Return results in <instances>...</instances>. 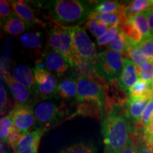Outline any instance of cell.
<instances>
[{
  "label": "cell",
  "mask_w": 153,
  "mask_h": 153,
  "mask_svg": "<svg viewBox=\"0 0 153 153\" xmlns=\"http://www.w3.org/2000/svg\"><path fill=\"white\" fill-rule=\"evenodd\" d=\"M148 22L151 30V33L153 37V7L148 10Z\"/></svg>",
  "instance_id": "obj_40"
},
{
  "label": "cell",
  "mask_w": 153,
  "mask_h": 153,
  "mask_svg": "<svg viewBox=\"0 0 153 153\" xmlns=\"http://www.w3.org/2000/svg\"><path fill=\"white\" fill-rule=\"evenodd\" d=\"M124 60L119 53L107 49L98 54L94 70L107 82L118 79L123 71Z\"/></svg>",
  "instance_id": "obj_5"
},
{
  "label": "cell",
  "mask_w": 153,
  "mask_h": 153,
  "mask_svg": "<svg viewBox=\"0 0 153 153\" xmlns=\"http://www.w3.org/2000/svg\"><path fill=\"white\" fill-rule=\"evenodd\" d=\"M68 110L65 105L57 106L49 101H43L36 105L34 115L36 122L40 128L48 131L55 127L65 117L68 116Z\"/></svg>",
  "instance_id": "obj_6"
},
{
  "label": "cell",
  "mask_w": 153,
  "mask_h": 153,
  "mask_svg": "<svg viewBox=\"0 0 153 153\" xmlns=\"http://www.w3.org/2000/svg\"><path fill=\"white\" fill-rule=\"evenodd\" d=\"M142 131L143 137L153 144V120L150 125L144 128Z\"/></svg>",
  "instance_id": "obj_39"
},
{
  "label": "cell",
  "mask_w": 153,
  "mask_h": 153,
  "mask_svg": "<svg viewBox=\"0 0 153 153\" xmlns=\"http://www.w3.org/2000/svg\"><path fill=\"white\" fill-rule=\"evenodd\" d=\"M121 153H138L137 144L133 137H130L128 142L127 145H126V146Z\"/></svg>",
  "instance_id": "obj_38"
},
{
  "label": "cell",
  "mask_w": 153,
  "mask_h": 153,
  "mask_svg": "<svg viewBox=\"0 0 153 153\" xmlns=\"http://www.w3.org/2000/svg\"><path fill=\"white\" fill-rule=\"evenodd\" d=\"M72 38V49L77 65L75 70L82 73L94 68L98 53L95 44L87 35L85 28L70 27Z\"/></svg>",
  "instance_id": "obj_3"
},
{
  "label": "cell",
  "mask_w": 153,
  "mask_h": 153,
  "mask_svg": "<svg viewBox=\"0 0 153 153\" xmlns=\"http://www.w3.org/2000/svg\"><path fill=\"white\" fill-rule=\"evenodd\" d=\"M138 79L152 85L153 81V61H149L144 65L137 68Z\"/></svg>",
  "instance_id": "obj_32"
},
{
  "label": "cell",
  "mask_w": 153,
  "mask_h": 153,
  "mask_svg": "<svg viewBox=\"0 0 153 153\" xmlns=\"http://www.w3.org/2000/svg\"><path fill=\"white\" fill-rule=\"evenodd\" d=\"M134 131L123 115L117 111L101 117V133L104 153H121Z\"/></svg>",
  "instance_id": "obj_2"
},
{
  "label": "cell",
  "mask_w": 153,
  "mask_h": 153,
  "mask_svg": "<svg viewBox=\"0 0 153 153\" xmlns=\"http://www.w3.org/2000/svg\"><path fill=\"white\" fill-rule=\"evenodd\" d=\"M77 95L76 79L74 76H66L62 78L58 83L57 97L62 100H70L75 99Z\"/></svg>",
  "instance_id": "obj_17"
},
{
  "label": "cell",
  "mask_w": 153,
  "mask_h": 153,
  "mask_svg": "<svg viewBox=\"0 0 153 153\" xmlns=\"http://www.w3.org/2000/svg\"><path fill=\"white\" fill-rule=\"evenodd\" d=\"M153 120V99L149 101L148 104L145 106L143 111L140 121L138 128L135 131H142L144 128L147 127L150 124ZM135 131V130H134Z\"/></svg>",
  "instance_id": "obj_31"
},
{
  "label": "cell",
  "mask_w": 153,
  "mask_h": 153,
  "mask_svg": "<svg viewBox=\"0 0 153 153\" xmlns=\"http://www.w3.org/2000/svg\"><path fill=\"white\" fill-rule=\"evenodd\" d=\"M88 20H94L98 22H101L111 28L115 25H120V14L112 13V14H99L92 11L88 17Z\"/></svg>",
  "instance_id": "obj_23"
},
{
  "label": "cell",
  "mask_w": 153,
  "mask_h": 153,
  "mask_svg": "<svg viewBox=\"0 0 153 153\" xmlns=\"http://www.w3.org/2000/svg\"><path fill=\"white\" fill-rule=\"evenodd\" d=\"M23 137H24V135L14 126L9 135L7 144L14 150L17 146V145L19 144V143L20 142V140Z\"/></svg>",
  "instance_id": "obj_36"
},
{
  "label": "cell",
  "mask_w": 153,
  "mask_h": 153,
  "mask_svg": "<svg viewBox=\"0 0 153 153\" xmlns=\"http://www.w3.org/2000/svg\"><path fill=\"white\" fill-rule=\"evenodd\" d=\"M46 132L41 128H36L24 135L14 150L15 153H38L40 143L43 134Z\"/></svg>",
  "instance_id": "obj_12"
},
{
  "label": "cell",
  "mask_w": 153,
  "mask_h": 153,
  "mask_svg": "<svg viewBox=\"0 0 153 153\" xmlns=\"http://www.w3.org/2000/svg\"><path fill=\"white\" fill-rule=\"evenodd\" d=\"M85 28H88V30L97 38V40L104 36L109 28L106 24L94 20H88Z\"/></svg>",
  "instance_id": "obj_29"
},
{
  "label": "cell",
  "mask_w": 153,
  "mask_h": 153,
  "mask_svg": "<svg viewBox=\"0 0 153 153\" xmlns=\"http://www.w3.org/2000/svg\"><path fill=\"white\" fill-rule=\"evenodd\" d=\"M0 111H1V115L2 116L7 111V105H8V97H7V92L6 91L4 87L2 84H1L0 87Z\"/></svg>",
  "instance_id": "obj_37"
},
{
  "label": "cell",
  "mask_w": 153,
  "mask_h": 153,
  "mask_svg": "<svg viewBox=\"0 0 153 153\" xmlns=\"http://www.w3.org/2000/svg\"><path fill=\"white\" fill-rule=\"evenodd\" d=\"M14 127L12 117L10 114L4 116L1 118L0 120V137H1V142L7 143L9 135L10 132Z\"/></svg>",
  "instance_id": "obj_28"
},
{
  "label": "cell",
  "mask_w": 153,
  "mask_h": 153,
  "mask_svg": "<svg viewBox=\"0 0 153 153\" xmlns=\"http://www.w3.org/2000/svg\"><path fill=\"white\" fill-rule=\"evenodd\" d=\"M12 76L17 82L34 94L35 76L33 70L26 65H18L13 69Z\"/></svg>",
  "instance_id": "obj_16"
},
{
  "label": "cell",
  "mask_w": 153,
  "mask_h": 153,
  "mask_svg": "<svg viewBox=\"0 0 153 153\" xmlns=\"http://www.w3.org/2000/svg\"><path fill=\"white\" fill-rule=\"evenodd\" d=\"M1 27L3 28L4 32L7 35L22 36L32 26L14 14L1 26Z\"/></svg>",
  "instance_id": "obj_19"
},
{
  "label": "cell",
  "mask_w": 153,
  "mask_h": 153,
  "mask_svg": "<svg viewBox=\"0 0 153 153\" xmlns=\"http://www.w3.org/2000/svg\"><path fill=\"white\" fill-rule=\"evenodd\" d=\"M94 4L79 0H53L46 1L44 8L53 22L65 27H74L88 19L94 9L91 5Z\"/></svg>",
  "instance_id": "obj_1"
},
{
  "label": "cell",
  "mask_w": 153,
  "mask_h": 153,
  "mask_svg": "<svg viewBox=\"0 0 153 153\" xmlns=\"http://www.w3.org/2000/svg\"><path fill=\"white\" fill-rule=\"evenodd\" d=\"M122 3L118 1H102L96 3L93 11L99 14H112L118 13L120 10Z\"/></svg>",
  "instance_id": "obj_25"
},
{
  "label": "cell",
  "mask_w": 153,
  "mask_h": 153,
  "mask_svg": "<svg viewBox=\"0 0 153 153\" xmlns=\"http://www.w3.org/2000/svg\"><path fill=\"white\" fill-rule=\"evenodd\" d=\"M152 85V91H153V81H152V85Z\"/></svg>",
  "instance_id": "obj_41"
},
{
  "label": "cell",
  "mask_w": 153,
  "mask_h": 153,
  "mask_svg": "<svg viewBox=\"0 0 153 153\" xmlns=\"http://www.w3.org/2000/svg\"><path fill=\"white\" fill-rule=\"evenodd\" d=\"M128 22H131L143 36V39L152 37L148 22V10L139 13L131 18Z\"/></svg>",
  "instance_id": "obj_20"
},
{
  "label": "cell",
  "mask_w": 153,
  "mask_h": 153,
  "mask_svg": "<svg viewBox=\"0 0 153 153\" xmlns=\"http://www.w3.org/2000/svg\"><path fill=\"white\" fill-rule=\"evenodd\" d=\"M1 79L8 85L10 91L14 97L16 105L31 106L34 99V94L27 88L16 81L10 73L1 70Z\"/></svg>",
  "instance_id": "obj_10"
},
{
  "label": "cell",
  "mask_w": 153,
  "mask_h": 153,
  "mask_svg": "<svg viewBox=\"0 0 153 153\" xmlns=\"http://www.w3.org/2000/svg\"><path fill=\"white\" fill-rule=\"evenodd\" d=\"M119 26L122 33L124 34V36L127 38L128 41L131 44L138 45L144 40L143 36L131 22H128L126 24L119 25Z\"/></svg>",
  "instance_id": "obj_24"
},
{
  "label": "cell",
  "mask_w": 153,
  "mask_h": 153,
  "mask_svg": "<svg viewBox=\"0 0 153 153\" xmlns=\"http://www.w3.org/2000/svg\"><path fill=\"white\" fill-rule=\"evenodd\" d=\"M128 59L131 58L136 68L144 65L149 60L141 50L139 48L137 45H133V44H130L128 50Z\"/></svg>",
  "instance_id": "obj_27"
},
{
  "label": "cell",
  "mask_w": 153,
  "mask_h": 153,
  "mask_svg": "<svg viewBox=\"0 0 153 153\" xmlns=\"http://www.w3.org/2000/svg\"><path fill=\"white\" fill-rule=\"evenodd\" d=\"M47 41L45 48L58 51L64 55L72 68H75L77 64L72 49V38L70 27L60 26L53 22L47 24Z\"/></svg>",
  "instance_id": "obj_4"
},
{
  "label": "cell",
  "mask_w": 153,
  "mask_h": 153,
  "mask_svg": "<svg viewBox=\"0 0 153 153\" xmlns=\"http://www.w3.org/2000/svg\"><path fill=\"white\" fill-rule=\"evenodd\" d=\"M128 96L131 97H143L151 100L153 99L152 85L143 80L138 79L137 83L129 91Z\"/></svg>",
  "instance_id": "obj_22"
},
{
  "label": "cell",
  "mask_w": 153,
  "mask_h": 153,
  "mask_svg": "<svg viewBox=\"0 0 153 153\" xmlns=\"http://www.w3.org/2000/svg\"><path fill=\"white\" fill-rule=\"evenodd\" d=\"M137 46L149 60L153 61V37L144 39Z\"/></svg>",
  "instance_id": "obj_35"
},
{
  "label": "cell",
  "mask_w": 153,
  "mask_h": 153,
  "mask_svg": "<svg viewBox=\"0 0 153 153\" xmlns=\"http://www.w3.org/2000/svg\"><path fill=\"white\" fill-rule=\"evenodd\" d=\"M149 99L143 97H128L122 110L123 115L131 123L135 131L138 128L141 116Z\"/></svg>",
  "instance_id": "obj_11"
},
{
  "label": "cell",
  "mask_w": 153,
  "mask_h": 153,
  "mask_svg": "<svg viewBox=\"0 0 153 153\" xmlns=\"http://www.w3.org/2000/svg\"><path fill=\"white\" fill-rule=\"evenodd\" d=\"M131 137L136 143L138 153H153V144L143 137V131H133Z\"/></svg>",
  "instance_id": "obj_26"
},
{
  "label": "cell",
  "mask_w": 153,
  "mask_h": 153,
  "mask_svg": "<svg viewBox=\"0 0 153 153\" xmlns=\"http://www.w3.org/2000/svg\"><path fill=\"white\" fill-rule=\"evenodd\" d=\"M13 119L14 126L25 135L35 126L36 120L32 106L14 105L9 112Z\"/></svg>",
  "instance_id": "obj_9"
},
{
  "label": "cell",
  "mask_w": 153,
  "mask_h": 153,
  "mask_svg": "<svg viewBox=\"0 0 153 153\" xmlns=\"http://www.w3.org/2000/svg\"><path fill=\"white\" fill-rule=\"evenodd\" d=\"M137 68L129 59L124 60L123 71L118 79L120 87L128 94L129 91L138 81Z\"/></svg>",
  "instance_id": "obj_14"
},
{
  "label": "cell",
  "mask_w": 153,
  "mask_h": 153,
  "mask_svg": "<svg viewBox=\"0 0 153 153\" xmlns=\"http://www.w3.org/2000/svg\"><path fill=\"white\" fill-rule=\"evenodd\" d=\"M33 72L35 76L34 95L41 99L57 97L59 82L56 76L38 66H35Z\"/></svg>",
  "instance_id": "obj_7"
},
{
  "label": "cell",
  "mask_w": 153,
  "mask_h": 153,
  "mask_svg": "<svg viewBox=\"0 0 153 153\" xmlns=\"http://www.w3.org/2000/svg\"><path fill=\"white\" fill-rule=\"evenodd\" d=\"M131 43L128 41L127 38L124 36L119 28V30L115 38L107 45L108 49L119 53L125 59H128V50Z\"/></svg>",
  "instance_id": "obj_21"
},
{
  "label": "cell",
  "mask_w": 153,
  "mask_h": 153,
  "mask_svg": "<svg viewBox=\"0 0 153 153\" xmlns=\"http://www.w3.org/2000/svg\"><path fill=\"white\" fill-rule=\"evenodd\" d=\"M97 150L93 145L85 143H79L62 149L60 153H96Z\"/></svg>",
  "instance_id": "obj_30"
},
{
  "label": "cell",
  "mask_w": 153,
  "mask_h": 153,
  "mask_svg": "<svg viewBox=\"0 0 153 153\" xmlns=\"http://www.w3.org/2000/svg\"><path fill=\"white\" fill-rule=\"evenodd\" d=\"M19 43L24 48L30 50L41 56L45 51L43 47V33L41 31H28L19 38Z\"/></svg>",
  "instance_id": "obj_15"
},
{
  "label": "cell",
  "mask_w": 153,
  "mask_h": 153,
  "mask_svg": "<svg viewBox=\"0 0 153 153\" xmlns=\"http://www.w3.org/2000/svg\"><path fill=\"white\" fill-rule=\"evenodd\" d=\"M36 66L57 76L63 75L71 67L64 55L50 48H45L43 55L36 62Z\"/></svg>",
  "instance_id": "obj_8"
},
{
  "label": "cell",
  "mask_w": 153,
  "mask_h": 153,
  "mask_svg": "<svg viewBox=\"0 0 153 153\" xmlns=\"http://www.w3.org/2000/svg\"><path fill=\"white\" fill-rule=\"evenodd\" d=\"M120 28L119 24L115 25V26H112L108 28L107 32L104 34V36H101L100 38L97 40V44L100 46H104V45H107L116 36V34L118 32Z\"/></svg>",
  "instance_id": "obj_33"
},
{
  "label": "cell",
  "mask_w": 153,
  "mask_h": 153,
  "mask_svg": "<svg viewBox=\"0 0 153 153\" xmlns=\"http://www.w3.org/2000/svg\"><path fill=\"white\" fill-rule=\"evenodd\" d=\"M14 14L11 8L10 1L6 0H1L0 1V19H1V25L4 24L8 19L12 16Z\"/></svg>",
  "instance_id": "obj_34"
},
{
  "label": "cell",
  "mask_w": 153,
  "mask_h": 153,
  "mask_svg": "<svg viewBox=\"0 0 153 153\" xmlns=\"http://www.w3.org/2000/svg\"><path fill=\"white\" fill-rule=\"evenodd\" d=\"M103 108L100 104L92 102H80L76 109L71 116H69L66 120L72 119L76 116H90V117L101 119Z\"/></svg>",
  "instance_id": "obj_18"
},
{
  "label": "cell",
  "mask_w": 153,
  "mask_h": 153,
  "mask_svg": "<svg viewBox=\"0 0 153 153\" xmlns=\"http://www.w3.org/2000/svg\"><path fill=\"white\" fill-rule=\"evenodd\" d=\"M10 4L14 14L24 22L31 26L39 25L46 27L47 24L36 16L35 11L30 7L27 1H10Z\"/></svg>",
  "instance_id": "obj_13"
}]
</instances>
